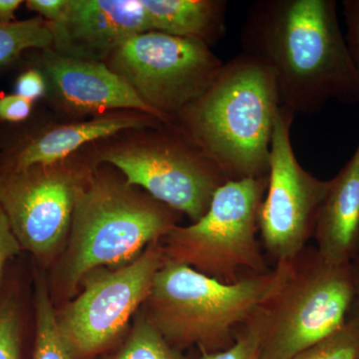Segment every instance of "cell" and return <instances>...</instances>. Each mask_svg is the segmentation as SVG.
Segmentation results:
<instances>
[{
    "label": "cell",
    "instance_id": "obj_1",
    "mask_svg": "<svg viewBox=\"0 0 359 359\" xmlns=\"http://www.w3.org/2000/svg\"><path fill=\"white\" fill-rule=\"evenodd\" d=\"M241 45L273 72L280 106L292 114H316L330 100L359 104V76L334 0L256 1Z\"/></svg>",
    "mask_w": 359,
    "mask_h": 359
},
{
    "label": "cell",
    "instance_id": "obj_2",
    "mask_svg": "<svg viewBox=\"0 0 359 359\" xmlns=\"http://www.w3.org/2000/svg\"><path fill=\"white\" fill-rule=\"evenodd\" d=\"M280 107L273 72L242 52L224 62L204 93L172 121L228 181L266 178Z\"/></svg>",
    "mask_w": 359,
    "mask_h": 359
},
{
    "label": "cell",
    "instance_id": "obj_3",
    "mask_svg": "<svg viewBox=\"0 0 359 359\" xmlns=\"http://www.w3.org/2000/svg\"><path fill=\"white\" fill-rule=\"evenodd\" d=\"M353 297L351 264H332L306 247L273 269L271 287L244 327L269 359H290L346 325Z\"/></svg>",
    "mask_w": 359,
    "mask_h": 359
},
{
    "label": "cell",
    "instance_id": "obj_4",
    "mask_svg": "<svg viewBox=\"0 0 359 359\" xmlns=\"http://www.w3.org/2000/svg\"><path fill=\"white\" fill-rule=\"evenodd\" d=\"M130 188L102 177L80 187L63 266L68 292L95 269L131 263L178 226V212Z\"/></svg>",
    "mask_w": 359,
    "mask_h": 359
},
{
    "label": "cell",
    "instance_id": "obj_5",
    "mask_svg": "<svg viewBox=\"0 0 359 359\" xmlns=\"http://www.w3.org/2000/svg\"><path fill=\"white\" fill-rule=\"evenodd\" d=\"M273 278L271 269L228 285L186 264L165 261L145 302V314L176 348L226 351L233 346L236 332L249 320Z\"/></svg>",
    "mask_w": 359,
    "mask_h": 359
},
{
    "label": "cell",
    "instance_id": "obj_6",
    "mask_svg": "<svg viewBox=\"0 0 359 359\" xmlns=\"http://www.w3.org/2000/svg\"><path fill=\"white\" fill-rule=\"evenodd\" d=\"M268 182L269 177L244 179L219 187L202 218L190 226H175L162 238L166 261L228 285L271 271L257 240Z\"/></svg>",
    "mask_w": 359,
    "mask_h": 359
},
{
    "label": "cell",
    "instance_id": "obj_7",
    "mask_svg": "<svg viewBox=\"0 0 359 359\" xmlns=\"http://www.w3.org/2000/svg\"><path fill=\"white\" fill-rule=\"evenodd\" d=\"M110 57L111 69L171 122L204 93L224 65L204 42L158 32L135 35Z\"/></svg>",
    "mask_w": 359,
    "mask_h": 359
},
{
    "label": "cell",
    "instance_id": "obj_8",
    "mask_svg": "<svg viewBox=\"0 0 359 359\" xmlns=\"http://www.w3.org/2000/svg\"><path fill=\"white\" fill-rule=\"evenodd\" d=\"M100 160L119 169L127 185L185 214L192 223L209 209L212 196L228 182L223 172L178 130L127 147L111 149Z\"/></svg>",
    "mask_w": 359,
    "mask_h": 359
},
{
    "label": "cell",
    "instance_id": "obj_9",
    "mask_svg": "<svg viewBox=\"0 0 359 359\" xmlns=\"http://www.w3.org/2000/svg\"><path fill=\"white\" fill-rule=\"evenodd\" d=\"M165 261L163 245L157 241L131 263L119 269H95L85 276L81 294L57 316L61 332L78 358L98 353L121 334L147 301Z\"/></svg>",
    "mask_w": 359,
    "mask_h": 359
},
{
    "label": "cell",
    "instance_id": "obj_10",
    "mask_svg": "<svg viewBox=\"0 0 359 359\" xmlns=\"http://www.w3.org/2000/svg\"><path fill=\"white\" fill-rule=\"evenodd\" d=\"M294 114L280 107L269 151L268 188L259 215V237L275 264L306 247L330 180L323 181L302 167L294 152L290 128Z\"/></svg>",
    "mask_w": 359,
    "mask_h": 359
},
{
    "label": "cell",
    "instance_id": "obj_11",
    "mask_svg": "<svg viewBox=\"0 0 359 359\" xmlns=\"http://www.w3.org/2000/svg\"><path fill=\"white\" fill-rule=\"evenodd\" d=\"M59 163L0 175V207L21 249L39 257L51 256L69 233L81 187Z\"/></svg>",
    "mask_w": 359,
    "mask_h": 359
},
{
    "label": "cell",
    "instance_id": "obj_12",
    "mask_svg": "<svg viewBox=\"0 0 359 359\" xmlns=\"http://www.w3.org/2000/svg\"><path fill=\"white\" fill-rule=\"evenodd\" d=\"M49 27L60 55L89 61L109 57L131 37L152 32L140 0H69L65 18Z\"/></svg>",
    "mask_w": 359,
    "mask_h": 359
},
{
    "label": "cell",
    "instance_id": "obj_13",
    "mask_svg": "<svg viewBox=\"0 0 359 359\" xmlns=\"http://www.w3.org/2000/svg\"><path fill=\"white\" fill-rule=\"evenodd\" d=\"M44 67L59 95L72 109L80 112L135 109L163 124H171L169 118L153 109L124 78L100 61L47 53Z\"/></svg>",
    "mask_w": 359,
    "mask_h": 359
},
{
    "label": "cell",
    "instance_id": "obj_14",
    "mask_svg": "<svg viewBox=\"0 0 359 359\" xmlns=\"http://www.w3.org/2000/svg\"><path fill=\"white\" fill-rule=\"evenodd\" d=\"M313 238L320 256L332 264H351L359 256V143L351 159L330 179Z\"/></svg>",
    "mask_w": 359,
    "mask_h": 359
},
{
    "label": "cell",
    "instance_id": "obj_15",
    "mask_svg": "<svg viewBox=\"0 0 359 359\" xmlns=\"http://www.w3.org/2000/svg\"><path fill=\"white\" fill-rule=\"evenodd\" d=\"M156 122L160 121L150 116L112 117L57 127L40 135L21 149L11 170L56 164L89 142L107 138L123 130L152 126Z\"/></svg>",
    "mask_w": 359,
    "mask_h": 359
},
{
    "label": "cell",
    "instance_id": "obj_16",
    "mask_svg": "<svg viewBox=\"0 0 359 359\" xmlns=\"http://www.w3.org/2000/svg\"><path fill=\"white\" fill-rule=\"evenodd\" d=\"M152 32L192 39L208 46L226 36L224 0H140Z\"/></svg>",
    "mask_w": 359,
    "mask_h": 359
},
{
    "label": "cell",
    "instance_id": "obj_17",
    "mask_svg": "<svg viewBox=\"0 0 359 359\" xmlns=\"http://www.w3.org/2000/svg\"><path fill=\"white\" fill-rule=\"evenodd\" d=\"M35 335L33 359H78L59 327L46 283L37 278L35 285Z\"/></svg>",
    "mask_w": 359,
    "mask_h": 359
},
{
    "label": "cell",
    "instance_id": "obj_18",
    "mask_svg": "<svg viewBox=\"0 0 359 359\" xmlns=\"http://www.w3.org/2000/svg\"><path fill=\"white\" fill-rule=\"evenodd\" d=\"M53 44L49 23L41 18L2 22L0 21V67L15 60L27 49H45Z\"/></svg>",
    "mask_w": 359,
    "mask_h": 359
},
{
    "label": "cell",
    "instance_id": "obj_19",
    "mask_svg": "<svg viewBox=\"0 0 359 359\" xmlns=\"http://www.w3.org/2000/svg\"><path fill=\"white\" fill-rule=\"evenodd\" d=\"M114 359L188 358L183 355L181 349L167 341L145 313H141L128 340Z\"/></svg>",
    "mask_w": 359,
    "mask_h": 359
},
{
    "label": "cell",
    "instance_id": "obj_20",
    "mask_svg": "<svg viewBox=\"0 0 359 359\" xmlns=\"http://www.w3.org/2000/svg\"><path fill=\"white\" fill-rule=\"evenodd\" d=\"M359 330L346 323L334 334L308 347L290 359H358Z\"/></svg>",
    "mask_w": 359,
    "mask_h": 359
},
{
    "label": "cell",
    "instance_id": "obj_21",
    "mask_svg": "<svg viewBox=\"0 0 359 359\" xmlns=\"http://www.w3.org/2000/svg\"><path fill=\"white\" fill-rule=\"evenodd\" d=\"M0 359H20V318L13 301L0 302Z\"/></svg>",
    "mask_w": 359,
    "mask_h": 359
},
{
    "label": "cell",
    "instance_id": "obj_22",
    "mask_svg": "<svg viewBox=\"0 0 359 359\" xmlns=\"http://www.w3.org/2000/svg\"><path fill=\"white\" fill-rule=\"evenodd\" d=\"M199 353L200 359H269L257 335L244 325L238 328L230 348L218 353Z\"/></svg>",
    "mask_w": 359,
    "mask_h": 359
},
{
    "label": "cell",
    "instance_id": "obj_23",
    "mask_svg": "<svg viewBox=\"0 0 359 359\" xmlns=\"http://www.w3.org/2000/svg\"><path fill=\"white\" fill-rule=\"evenodd\" d=\"M342 6L346 23V34L344 37L359 76V0H344Z\"/></svg>",
    "mask_w": 359,
    "mask_h": 359
},
{
    "label": "cell",
    "instance_id": "obj_24",
    "mask_svg": "<svg viewBox=\"0 0 359 359\" xmlns=\"http://www.w3.org/2000/svg\"><path fill=\"white\" fill-rule=\"evenodd\" d=\"M32 111V102L16 95L0 96V120L8 122L25 121Z\"/></svg>",
    "mask_w": 359,
    "mask_h": 359
},
{
    "label": "cell",
    "instance_id": "obj_25",
    "mask_svg": "<svg viewBox=\"0 0 359 359\" xmlns=\"http://www.w3.org/2000/svg\"><path fill=\"white\" fill-rule=\"evenodd\" d=\"M46 91L45 80L39 71L29 69L20 75L15 82L16 95L33 101L41 98Z\"/></svg>",
    "mask_w": 359,
    "mask_h": 359
},
{
    "label": "cell",
    "instance_id": "obj_26",
    "mask_svg": "<svg viewBox=\"0 0 359 359\" xmlns=\"http://www.w3.org/2000/svg\"><path fill=\"white\" fill-rule=\"evenodd\" d=\"M21 247L14 235L6 212L0 207V276L11 257L20 252Z\"/></svg>",
    "mask_w": 359,
    "mask_h": 359
},
{
    "label": "cell",
    "instance_id": "obj_27",
    "mask_svg": "<svg viewBox=\"0 0 359 359\" xmlns=\"http://www.w3.org/2000/svg\"><path fill=\"white\" fill-rule=\"evenodd\" d=\"M69 0H28L26 6L39 13L47 22L57 23L65 18Z\"/></svg>",
    "mask_w": 359,
    "mask_h": 359
},
{
    "label": "cell",
    "instance_id": "obj_28",
    "mask_svg": "<svg viewBox=\"0 0 359 359\" xmlns=\"http://www.w3.org/2000/svg\"><path fill=\"white\" fill-rule=\"evenodd\" d=\"M353 273V297L347 316L346 323H351L359 330V256L351 263Z\"/></svg>",
    "mask_w": 359,
    "mask_h": 359
},
{
    "label": "cell",
    "instance_id": "obj_29",
    "mask_svg": "<svg viewBox=\"0 0 359 359\" xmlns=\"http://www.w3.org/2000/svg\"><path fill=\"white\" fill-rule=\"evenodd\" d=\"M22 4L21 0H0V21L13 22L15 21V11Z\"/></svg>",
    "mask_w": 359,
    "mask_h": 359
},
{
    "label": "cell",
    "instance_id": "obj_30",
    "mask_svg": "<svg viewBox=\"0 0 359 359\" xmlns=\"http://www.w3.org/2000/svg\"><path fill=\"white\" fill-rule=\"evenodd\" d=\"M359 359V358H358Z\"/></svg>",
    "mask_w": 359,
    "mask_h": 359
}]
</instances>
